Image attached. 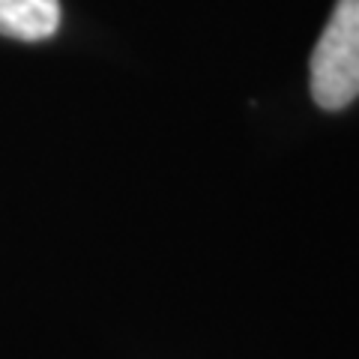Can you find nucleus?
Instances as JSON below:
<instances>
[{"instance_id":"2","label":"nucleus","mask_w":359,"mask_h":359,"mask_svg":"<svg viewBox=\"0 0 359 359\" xmlns=\"http://www.w3.org/2000/svg\"><path fill=\"white\" fill-rule=\"evenodd\" d=\"M60 27V0H0V33L21 42H39Z\"/></svg>"},{"instance_id":"1","label":"nucleus","mask_w":359,"mask_h":359,"mask_svg":"<svg viewBox=\"0 0 359 359\" xmlns=\"http://www.w3.org/2000/svg\"><path fill=\"white\" fill-rule=\"evenodd\" d=\"M311 96L323 111H341L359 96V0H335L311 54Z\"/></svg>"}]
</instances>
